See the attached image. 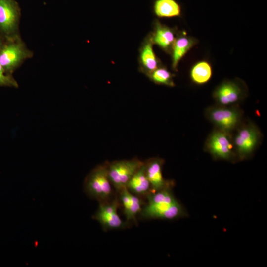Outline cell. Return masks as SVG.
I'll list each match as a JSON object with an SVG mask.
<instances>
[{
    "mask_svg": "<svg viewBox=\"0 0 267 267\" xmlns=\"http://www.w3.org/2000/svg\"><path fill=\"white\" fill-rule=\"evenodd\" d=\"M32 56L33 52L26 47L19 35H17L6 38L0 50V64L7 74L12 75L23 61Z\"/></svg>",
    "mask_w": 267,
    "mask_h": 267,
    "instance_id": "obj_1",
    "label": "cell"
},
{
    "mask_svg": "<svg viewBox=\"0 0 267 267\" xmlns=\"http://www.w3.org/2000/svg\"><path fill=\"white\" fill-rule=\"evenodd\" d=\"M108 166L106 163L96 166L87 176L84 182L86 194L100 202L107 201L111 195Z\"/></svg>",
    "mask_w": 267,
    "mask_h": 267,
    "instance_id": "obj_2",
    "label": "cell"
},
{
    "mask_svg": "<svg viewBox=\"0 0 267 267\" xmlns=\"http://www.w3.org/2000/svg\"><path fill=\"white\" fill-rule=\"evenodd\" d=\"M261 133L252 123L239 126L233 141L236 156L240 160L249 157L259 145Z\"/></svg>",
    "mask_w": 267,
    "mask_h": 267,
    "instance_id": "obj_3",
    "label": "cell"
},
{
    "mask_svg": "<svg viewBox=\"0 0 267 267\" xmlns=\"http://www.w3.org/2000/svg\"><path fill=\"white\" fill-rule=\"evenodd\" d=\"M205 114L216 128L230 133L237 129L241 121V111L233 105L210 107Z\"/></svg>",
    "mask_w": 267,
    "mask_h": 267,
    "instance_id": "obj_4",
    "label": "cell"
},
{
    "mask_svg": "<svg viewBox=\"0 0 267 267\" xmlns=\"http://www.w3.org/2000/svg\"><path fill=\"white\" fill-rule=\"evenodd\" d=\"M230 134L216 128L210 134L205 146L214 158L231 160L236 156L233 137Z\"/></svg>",
    "mask_w": 267,
    "mask_h": 267,
    "instance_id": "obj_5",
    "label": "cell"
},
{
    "mask_svg": "<svg viewBox=\"0 0 267 267\" xmlns=\"http://www.w3.org/2000/svg\"><path fill=\"white\" fill-rule=\"evenodd\" d=\"M144 162L138 158L122 160L108 163V177L118 192L126 184Z\"/></svg>",
    "mask_w": 267,
    "mask_h": 267,
    "instance_id": "obj_6",
    "label": "cell"
},
{
    "mask_svg": "<svg viewBox=\"0 0 267 267\" xmlns=\"http://www.w3.org/2000/svg\"><path fill=\"white\" fill-rule=\"evenodd\" d=\"M21 9L15 0H0V33L5 38L18 34Z\"/></svg>",
    "mask_w": 267,
    "mask_h": 267,
    "instance_id": "obj_7",
    "label": "cell"
},
{
    "mask_svg": "<svg viewBox=\"0 0 267 267\" xmlns=\"http://www.w3.org/2000/svg\"><path fill=\"white\" fill-rule=\"evenodd\" d=\"M119 206L117 199L111 202L108 201L100 202L94 218L100 222L104 229H122L128 225L127 223L123 221L117 213Z\"/></svg>",
    "mask_w": 267,
    "mask_h": 267,
    "instance_id": "obj_8",
    "label": "cell"
},
{
    "mask_svg": "<svg viewBox=\"0 0 267 267\" xmlns=\"http://www.w3.org/2000/svg\"><path fill=\"white\" fill-rule=\"evenodd\" d=\"M245 90L237 81H226L215 89L213 97L219 105H234L245 96Z\"/></svg>",
    "mask_w": 267,
    "mask_h": 267,
    "instance_id": "obj_9",
    "label": "cell"
},
{
    "mask_svg": "<svg viewBox=\"0 0 267 267\" xmlns=\"http://www.w3.org/2000/svg\"><path fill=\"white\" fill-rule=\"evenodd\" d=\"M140 213L145 218L165 219L177 218L185 213L182 206L178 202L173 204H148Z\"/></svg>",
    "mask_w": 267,
    "mask_h": 267,
    "instance_id": "obj_10",
    "label": "cell"
},
{
    "mask_svg": "<svg viewBox=\"0 0 267 267\" xmlns=\"http://www.w3.org/2000/svg\"><path fill=\"white\" fill-rule=\"evenodd\" d=\"M163 159L160 158H152L144 162L147 178L151 189L154 191L170 187V182L166 180L163 176Z\"/></svg>",
    "mask_w": 267,
    "mask_h": 267,
    "instance_id": "obj_11",
    "label": "cell"
},
{
    "mask_svg": "<svg viewBox=\"0 0 267 267\" xmlns=\"http://www.w3.org/2000/svg\"><path fill=\"white\" fill-rule=\"evenodd\" d=\"M129 191L137 195H146L151 189L147 178L144 162L136 171L126 185Z\"/></svg>",
    "mask_w": 267,
    "mask_h": 267,
    "instance_id": "obj_12",
    "label": "cell"
},
{
    "mask_svg": "<svg viewBox=\"0 0 267 267\" xmlns=\"http://www.w3.org/2000/svg\"><path fill=\"white\" fill-rule=\"evenodd\" d=\"M120 198L124 207V213L127 221L135 220L136 215L141 210V200L136 196L130 193L126 186L119 191Z\"/></svg>",
    "mask_w": 267,
    "mask_h": 267,
    "instance_id": "obj_13",
    "label": "cell"
},
{
    "mask_svg": "<svg viewBox=\"0 0 267 267\" xmlns=\"http://www.w3.org/2000/svg\"><path fill=\"white\" fill-rule=\"evenodd\" d=\"M153 9L155 14L161 18L179 16L182 9L176 0H155Z\"/></svg>",
    "mask_w": 267,
    "mask_h": 267,
    "instance_id": "obj_14",
    "label": "cell"
},
{
    "mask_svg": "<svg viewBox=\"0 0 267 267\" xmlns=\"http://www.w3.org/2000/svg\"><path fill=\"white\" fill-rule=\"evenodd\" d=\"M195 41L192 38L181 36L175 40L173 45L172 67L177 69L180 60L194 45Z\"/></svg>",
    "mask_w": 267,
    "mask_h": 267,
    "instance_id": "obj_15",
    "label": "cell"
},
{
    "mask_svg": "<svg viewBox=\"0 0 267 267\" xmlns=\"http://www.w3.org/2000/svg\"><path fill=\"white\" fill-rule=\"evenodd\" d=\"M173 31L169 28L158 24L153 37V41L163 49L168 50L173 46L175 41Z\"/></svg>",
    "mask_w": 267,
    "mask_h": 267,
    "instance_id": "obj_16",
    "label": "cell"
},
{
    "mask_svg": "<svg viewBox=\"0 0 267 267\" xmlns=\"http://www.w3.org/2000/svg\"><path fill=\"white\" fill-rule=\"evenodd\" d=\"M212 74L210 64L206 61H201L195 64L190 71V78L192 81L198 85L208 82Z\"/></svg>",
    "mask_w": 267,
    "mask_h": 267,
    "instance_id": "obj_17",
    "label": "cell"
},
{
    "mask_svg": "<svg viewBox=\"0 0 267 267\" xmlns=\"http://www.w3.org/2000/svg\"><path fill=\"white\" fill-rule=\"evenodd\" d=\"M140 57L142 65L149 74L158 68V62L151 42L147 43L144 45Z\"/></svg>",
    "mask_w": 267,
    "mask_h": 267,
    "instance_id": "obj_18",
    "label": "cell"
},
{
    "mask_svg": "<svg viewBox=\"0 0 267 267\" xmlns=\"http://www.w3.org/2000/svg\"><path fill=\"white\" fill-rule=\"evenodd\" d=\"M148 204H173L178 202L171 192L170 188H164L146 195Z\"/></svg>",
    "mask_w": 267,
    "mask_h": 267,
    "instance_id": "obj_19",
    "label": "cell"
},
{
    "mask_svg": "<svg viewBox=\"0 0 267 267\" xmlns=\"http://www.w3.org/2000/svg\"><path fill=\"white\" fill-rule=\"evenodd\" d=\"M173 75L164 68H158L149 74L151 79L158 84L173 87L175 84Z\"/></svg>",
    "mask_w": 267,
    "mask_h": 267,
    "instance_id": "obj_20",
    "label": "cell"
},
{
    "mask_svg": "<svg viewBox=\"0 0 267 267\" xmlns=\"http://www.w3.org/2000/svg\"><path fill=\"white\" fill-rule=\"evenodd\" d=\"M0 86L18 88V84L12 75L7 74L0 64Z\"/></svg>",
    "mask_w": 267,
    "mask_h": 267,
    "instance_id": "obj_21",
    "label": "cell"
},
{
    "mask_svg": "<svg viewBox=\"0 0 267 267\" xmlns=\"http://www.w3.org/2000/svg\"><path fill=\"white\" fill-rule=\"evenodd\" d=\"M6 40V38L0 33V50Z\"/></svg>",
    "mask_w": 267,
    "mask_h": 267,
    "instance_id": "obj_22",
    "label": "cell"
}]
</instances>
